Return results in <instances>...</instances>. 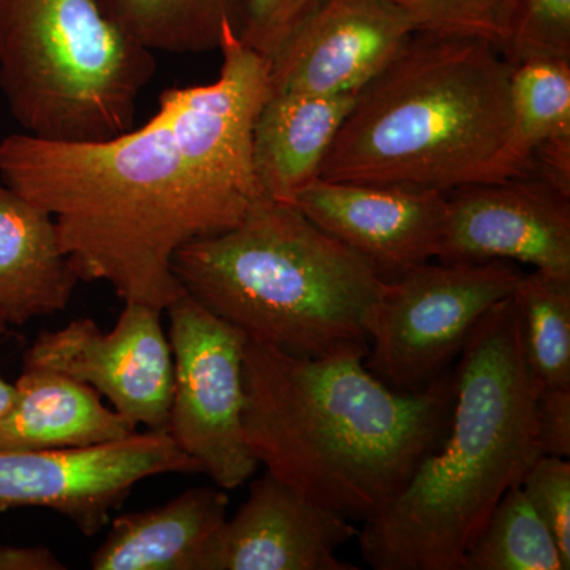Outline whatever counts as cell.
Instances as JSON below:
<instances>
[{
	"mask_svg": "<svg viewBox=\"0 0 570 570\" xmlns=\"http://www.w3.org/2000/svg\"><path fill=\"white\" fill-rule=\"evenodd\" d=\"M219 51L216 80L168 89L138 129L100 141L24 132L0 141V179L51 214L78 277L110 284L124 303L164 313L183 292L178 250L268 202L253 167L268 61L234 28Z\"/></svg>",
	"mask_w": 570,
	"mask_h": 570,
	"instance_id": "6da1fadb",
	"label": "cell"
},
{
	"mask_svg": "<svg viewBox=\"0 0 570 570\" xmlns=\"http://www.w3.org/2000/svg\"><path fill=\"white\" fill-rule=\"evenodd\" d=\"M365 354H285L247 340L243 423L266 472L311 501L366 521L404 489L449 426L453 367L419 392H397Z\"/></svg>",
	"mask_w": 570,
	"mask_h": 570,
	"instance_id": "7a4b0ae2",
	"label": "cell"
},
{
	"mask_svg": "<svg viewBox=\"0 0 570 570\" xmlns=\"http://www.w3.org/2000/svg\"><path fill=\"white\" fill-rule=\"evenodd\" d=\"M456 360L444 436L356 535L373 569L461 570L499 499L542 455V385L528 362L513 296L480 321Z\"/></svg>",
	"mask_w": 570,
	"mask_h": 570,
	"instance_id": "3957f363",
	"label": "cell"
},
{
	"mask_svg": "<svg viewBox=\"0 0 570 570\" xmlns=\"http://www.w3.org/2000/svg\"><path fill=\"white\" fill-rule=\"evenodd\" d=\"M510 71L489 41L415 33L356 94L318 178L442 194L497 183Z\"/></svg>",
	"mask_w": 570,
	"mask_h": 570,
	"instance_id": "277c9868",
	"label": "cell"
},
{
	"mask_svg": "<svg viewBox=\"0 0 570 570\" xmlns=\"http://www.w3.org/2000/svg\"><path fill=\"white\" fill-rule=\"evenodd\" d=\"M195 302L285 354H367L366 321L385 277L294 205L264 202L224 234L178 250Z\"/></svg>",
	"mask_w": 570,
	"mask_h": 570,
	"instance_id": "5b68a950",
	"label": "cell"
},
{
	"mask_svg": "<svg viewBox=\"0 0 570 570\" xmlns=\"http://www.w3.org/2000/svg\"><path fill=\"white\" fill-rule=\"evenodd\" d=\"M154 52L97 0H0V91L21 132L100 141L132 129Z\"/></svg>",
	"mask_w": 570,
	"mask_h": 570,
	"instance_id": "8992f818",
	"label": "cell"
},
{
	"mask_svg": "<svg viewBox=\"0 0 570 570\" xmlns=\"http://www.w3.org/2000/svg\"><path fill=\"white\" fill-rule=\"evenodd\" d=\"M521 276L509 262L438 261L385 279L366 321L365 366L397 392L426 389Z\"/></svg>",
	"mask_w": 570,
	"mask_h": 570,
	"instance_id": "52a82bcc",
	"label": "cell"
},
{
	"mask_svg": "<svg viewBox=\"0 0 570 570\" xmlns=\"http://www.w3.org/2000/svg\"><path fill=\"white\" fill-rule=\"evenodd\" d=\"M165 311L175 365L168 434L214 485L238 489L261 466L243 423L247 336L184 291Z\"/></svg>",
	"mask_w": 570,
	"mask_h": 570,
	"instance_id": "ba28073f",
	"label": "cell"
},
{
	"mask_svg": "<svg viewBox=\"0 0 570 570\" xmlns=\"http://www.w3.org/2000/svg\"><path fill=\"white\" fill-rule=\"evenodd\" d=\"M168 431L135 433L92 448L0 450V510L43 508L96 535L141 480L198 474Z\"/></svg>",
	"mask_w": 570,
	"mask_h": 570,
	"instance_id": "9c48e42d",
	"label": "cell"
},
{
	"mask_svg": "<svg viewBox=\"0 0 570 570\" xmlns=\"http://www.w3.org/2000/svg\"><path fill=\"white\" fill-rule=\"evenodd\" d=\"M160 314L141 303H124L110 332L91 318H77L40 333L26 352L24 367L81 382L135 425L167 431L175 365Z\"/></svg>",
	"mask_w": 570,
	"mask_h": 570,
	"instance_id": "30bf717a",
	"label": "cell"
},
{
	"mask_svg": "<svg viewBox=\"0 0 570 570\" xmlns=\"http://www.w3.org/2000/svg\"><path fill=\"white\" fill-rule=\"evenodd\" d=\"M438 261L509 262L570 279V197L534 175L452 190Z\"/></svg>",
	"mask_w": 570,
	"mask_h": 570,
	"instance_id": "8fae6325",
	"label": "cell"
},
{
	"mask_svg": "<svg viewBox=\"0 0 570 570\" xmlns=\"http://www.w3.org/2000/svg\"><path fill=\"white\" fill-rule=\"evenodd\" d=\"M382 0H322L269 59L272 92L356 96L415 36Z\"/></svg>",
	"mask_w": 570,
	"mask_h": 570,
	"instance_id": "7c38bea8",
	"label": "cell"
},
{
	"mask_svg": "<svg viewBox=\"0 0 570 570\" xmlns=\"http://www.w3.org/2000/svg\"><path fill=\"white\" fill-rule=\"evenodd\" d=\"M292 205L385 279L439 257L448 216V194L438 190L322 178Z\"/></svg>",
	"mask_w": 570,
	"mask_h": 570,
	"instance_id": "4fadbf2b",
	"label": "cell"
},
{
	"mask_svg": "<svg viewBox=\"0 0 570 570\" xmlns=\"http://www.w3.org/2000/svg\"><path fill=\"white\" fill-rule=\"evenodd\" d=\"M356 535L352 520L265 472L234 519L214 532L195 570H356L337 558Z\"/></svg>",
	"mask_w": 570,
	"mask_h": 570,
	"instance_id": "5bb4252c",
	"label": "cell"
},
{
	"mask_svg": "<svg viewBox=\"0 0 570 570\" xmlns=\"http://www.w3.org/2000/svg\"><path fill=\"white\" fill-rule=\"evenodd\" d=\"M78 277L50 213L0 179V317L24 325L69 306Z\"/></svg>",
	"mask_w": 570,
	"mask_h": 570,
	"instance_id": "9a60e30c",
	"label": "cell"
},
{
	"mask_svg": "<svg viewBox=\"0 0 570 570\" xmlns=\"http://www.w3.org/2000/svg\"><path fill=\"white\" fill-rule=\"evenodd\" d=\"M355 99L269 92L253 130L254 174L266 200L292 205L318 179Z\"/></svg>",
	"mask_w": 570,
	"mask_h": 570,
	"instance_id": "2e32d148",
	"label": "cell"
},
{
	"mask_svg": "<svg viewBox=\"0 0 570 570\" xmlns=\"http://www.w3.org/2000/svg\"><path fill=\"white\" fill-rule=\"evenodd\" d=\"M17 395L0 425V450L92 448L137 433V425L102 396L55 371L24 367Z\"/></svg>",
	"mask_w": 570,
	"mask_h": 570,
	"instance_id": "e0dca14e",
	"label": "cell"
},
{
	"mask_svg": "<svg viewBox=\"0 0 570 570\" xmlns=\"http://www.w3.org/2000/svg\"><path fill=\"white\" fill-rule=\"evenodd\" d=\"M219 487H198L159 508L110 521L107 539L91 558L96 570H195L198 557L227 519Z\"/></svg>",
	"mask_w": 570,
	"mask_h": 570,
	"instance_id": "ac0fdd59",
	"label": "cell"
},
{
	"mask_svg": "<svg viewBox=\"0 0 570 570\" xmlns=\"http://www.w3.org/2000/svg\"><path fill=\"white\" fill-rule=\"evenodd\" d=\"M510 126L497 183L531 175L540 146L570 135V61L530 59L510 71Z\"/></svg>",
	"mask_w": 570,
	"mask_h": 570,
	"instance_id": "d6986e66",
	"label": "cell"
},
{
	"mask_svg": "<svg viewBox=\"0 0 570 570\" xmlns=\"http://www.w3.org/2000/svg\"><path fill=\"white\" fill-rule=\"evenodd\" d=\"M111 20L149 51L219 50L225 29L239 33L246 0H97Z\"/></svg>",
	"mask_w": 570,
	"mask_h": 570,
	"instance_id": "ffe728a7",
	"label": "cell"
},
{
	"mask_svg": "<svg viewBox=\"0 0 570 570\" xmlns=\"http://www.w3.org/2000/svg\"><path fill=\"white\" fill-rule=\"evenodd\" d=\"M568 569L557 540L521 485L499 499L461 562V570Z\"/></svg>",
	"mask_w": 570,
	"mask_h": 570,
	"instance_id": "44dd1931",
	"label": "cell"
},
{
	"mask_svg": "<svg viewBox=\"0 0 570 570\" xmlns=\"http://www.w3.org/2000/svg\"><path fill=\"white\" fill-rule=\"evenodd\" d=\"M528 362L542 389H570V279L523 273L512 294Z\"/></svg>",
	"mask_w": 570,
	"mask_h": 570,
	"instance_id": "7402d4cb",
	"label": "cell"
},
{
	"mask_svg": "<svg viewBox=\"0 0 570 570\" xmlns=\"http://www.w3.org/2000/svg\"><path fill=\"white\" fill-rule=\"evenodd\" d=\"M498 50L510 66L570 61V0H504Z\"/></svg>",
	"mask_w": 570,
	"mask_h": 570,
	"instance_id": "603a6c76",
	"label": "cell"
},
{
	"mask_svg": "<svg viewBox=\"0 0 570 570\" xmlns=\"http://www.w3.org/2000/svg\"><path fill=\"white\" fill-rule=\"evenodd\" d=\"M403 13L417 33L485 40L498 48L504 0H382Z\"/></svg>",
	"mask_w": 570,
	"mask_h": 570,
	"instance_id": "cb8c5ba5",
	"label": "cell"
},
{
	"mask_svg": "<svg viewBox=\"0 0 570 570\" xmlns=\"http://www.w3.org/2000/svg\"><path fill=\"white\" fill-rule=\"evenodd\" d=\"M532 508L546 521L570 566V463L561 456L540 455L521 480Z\"/></svg>",
	"mask_w": 570,
	"mask_h": 570,
	"instance_id": "d4e9b609",
	"label": "cell"
},
{
	"mask_svg": "<svg viewBox=\"0 0 570 570\" xmlns=\"http://www.w3.org/2000/svg\"><path fill=\"white\" fill-rule=\"evenodd\" d=\"M322 0H246L245 22L238 36L266 61L275 58L295 29Z\"/></svg>",
	"mask_w": 570,
	"mask_h": 570,
	"instance_id": "484cf974",
	"label": "cell"
},
{
	"mask_svg": "<svg viewBox=\"0 0 570 570\" xmlns=\"http://www.w3.org/2000/svg\"><path fill=\"white\" fill-rule=\"evenodd\" d=\"M538 433L542 455H570V389H542L538 400Z\"/></svg>",
	"mask_w": 570,
	"mask_h": 570,
	"instance_id": "4316f807",
	"label": "cell"
},
{
	"mask_svg": "<svg viewBox=\"0 0 570 570\" xmlns=\"http://www.w3.org/2000/svg\"><path fill=\"white\" fill-rule=\"evenodd\" d=\"M67 566L55 551L41 546L0 543V570H63Z\"/></svg>",
	"mask_w": 570,
	"mask_h": 570,
	"instance_id": "83f0119b",
	"label": "cell"
},
{
	"mask_svg": "<svg viewBox=\"0 0 570 570\" xmlns=\"http://www.w3.org/2000/svg\"><path fill=\"white\" fill-rule=\"evenodd\" d=\"M14 395H17L14 384H9V382H6L0 377V425H2L7 414H9L11 404H13Z\"/></svg>",
	"mask_w": 570,
	"mask_h": 570,
	"instance_id": "f1b7e54d",
	"label": "cell"
},
{
	"mask_svg": "<svg viewBox=\"0 0 570 570\" xmlns=\"http://www.w3.org/2000/svg\"><path fill=\"white\" fill-rule=\"evenodd\" d=\"M7 324L3 322V318L0 317V340H2L3 333H6Z\"/></svg>",
	"mask_w": 570,
	"mask_h": 570,
	"instance_id": "f546056e",
	"label": "cell"
}]
</instances>
